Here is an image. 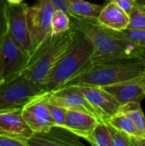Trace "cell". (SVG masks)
Here are the masks:
<instances>
[{
  "mask_svg": "<svg viewBox=\"0 0 145 146\" xmlns=\"http://www.w3.org/2000/svg\"><path fill=\"white\" fill-rule=\"evenodd\" d=\"M114 3H115L117 5H119L121 9L126 10L127 13L130 12V10L132 9V7L136 4L135 0H110Z\"/></svg>",
  "mask_w": 145,
  "mask_h": 146,
  "instance_id": "28",
  "label": "cell"
},
{
  "mask_svg": "<svg viewBox=\"0 0 145 146\" xmlns=\"http://www.w3.org/2000/svg\"><path fill=\"white\" fill-rule=\"evenodd\" d=\"M34 132L22 115V109L0 110V134L28 142Z\"/></svg>",
  "mask_w": 145,
  "mask_h": 146,
  "instance_id": "13",
  "label": "cell"
},
{
  "mask_svg": "<svg viewBox=\"0 0 145 146\" xmlns=\"http://www.w3.org/2000/svg\"><path fill=\"white\" fill-rule=\"evenodd\" d=\"M9 4H19L24 2V0H6Z\"/></svg>",
  "mask_w": 145,
  "mask_h": 146,
  "instance_id": "31",
  "label": "cell"
},
{
  "mask_svg": "<svg viewBox=\"0 0 145 146\" xmlns=\"http://www.w3.org/2000/svg\"><path fill=\"white\" fill-rule=\"evenodd\" d=\"M45 97L50 103L67 110H76L88 113L99 120L98 115L86 99L79 86H62L46 92ZM100 121V120H99Z\"/></svg>",
  "mask_w": 145,
  "mask_h": 146,
  "instance_id": "9",
  "label": "cell"
},
{
  "mask_svg": "<svg viewBox=\"0 0 145 146\" xmlns=\"http://www.w3.org/2000/svg\"><path fill=\"white\" fill-rule=\"evenodd\" d=\"M121 105L130 102H141L145 98V73L131 80L102 86Z\"/></svg>",
  "mask_w": 145,
  "mask_h": 146,
  "instance_id": "14",
  "label": "cell"
},
{
  "mask_svg": "<svg viewBox=\"0 0 145 146\" xmlns=\"http://www.w3.org/2000/svg\"><path fill=\"white\" fill-rule=\"evenodd\" d=\"M47 102H48V107H49L50 115H51L53 120L55 121L56 125L64 127L65 121H66L67 109H65L63 107H61L59 105L54 104L52 103H50L48 100H47Z\"/></svg>",
  "mask_w": 145,
  "mask_h": 146,
  "instance_id": "25",
  "label": "cell"
},
{
  "mask_svg": "<svg viewBox=\"0 0 145 146\" xmlns=\"http://www.w3.org/2000/svg\"><path fill=\"white\" fill-rule=\"evenodd\" d=\"M26 3L7 5L8 33L10 37L29 55L32 52L30 33L26 21Z\"/></svg>",
  "mask_w": 145,
  "mask_h": 146,
  "instance_id": "8",
  "label": "cell"
},
{
  "mask_svg": "<svg viewBox=\"0 0 145 146\" xmlns=\"http://www.w3.org/2000/svg\"><path fill=\"white\" fill-rule=\"evenodd\" d=\"M133 146H145V136H140L134 138L132 137Z\"/></svg>",
  "mask_w": 145,
  "mask_h": 146,
  "instance_id": "30",
  "label": "cell"
},
{
  "mask_svg": "<svg viewBox=\"0 0 145 146\" xmlns=\"http://www.w3.org/2000/svg\"><path fill=\"white\" fill-rule=\"evenodd\" d=\"M123 36L132 40L138 45L145 48V29H129L119 31Z\"/></svg>",
  "mask_w": 145,
  "mask_h": 146,
  "instance_id": "24",
  "label": "cell"
},
{
  "mask_svg": "<svg viewBox=\"0 0 145 146\" xmlns=\"http://www.w3.org/2000/svg\"><path fill=\"white\" fill-rule=\"evenodd\" d=\"M45 92L41 86L21 74L0 84V110L22 109L32 99Z\"/></svg>",
  "mask_w": 145,
  "mask_h": 146,
  "instance_id": "5",
  "label": "cell"
},
{
  "mask_svg": "<svg viewBox=\"0 0 145 146\" xmlns=\"http://www.w3.org/2000/svg\"><path fill=\"white\" fill-rule=\"evenodd\" d=\"M70 18L71 24L80 31L93 45V54L89 62L129 58L145 59V48L128 39L119 31L100 25L97 19H85L77 15Z\"/></svg>",
  "mask_w": 145,
  "mask_h": 146,
  "instance_id": "1",
  "label": "cell"
},
{
  "mask_svg": "<svg viewBox=\"0 0 145 146\" xmlns=\"http://www.w3.org/2000/svg\"><path fill=\"white\" fill-rule=\"evenodd\" d=\"M3 82H4V81H0V84H2Z\"/></svg>",
  "mask_w": 145,
  "mask_h": 146,
  "instance_id": "33",
  "label": "cell"
},
{
  "mask_svg": "<svg viewBox=\"0 0 145 146\" xmlns=\"http://www.w3.org/2000/svg\"><path fill=\"white\" fill-rule=\"evenodd\" d=\"M45 93L34 98L22 108L23 118L34 133L44 132L56 126L48 107Z\"/></svg>",
  "mask_w": 145,
  "mask_h": 146,
  "instance_id": "10",
  "label": "cell"
},
{
  "mask_svg": "<svg viewBox=\"0 0 145 146\" xmlns=\"http://www.w3.org/2000/svg\"><path fill=\"white\" fill-rule=\"evenodd\" d=\"M29 56L7 31L0 42V81H9L21 74Z\"/></svg>",
  "mask_w": 145,
  "mask_h": 146,
  "instance_id": "6",
  "label": "cell"
},
{
  "mask_svg": "<svg viewBox=\"0 0 145 146\" xmlns=\"http://www.w3.org/2000/svg\"><path fill=\"white\" fill-rule=\"evenodd\" d=\"M144 73L145 59L142 58L88 62L61 87L69 86L102 87L136 78Z\"/></svg>",
  "mask_w": 145,
  "mask_h": 146,
  "instance_id": "2",
  "label": "cell"
},
{
  "mask_svg": "<svg viewBox=\"0 0 145 146\" xmlns=\"http://www.w3.org/2000/svg\"><path fill=\"white\" fill-rule=\"evenodd\" d=\"M106 2H107V3H109V2H110V0H106Z\"/></svg>",
  "mask_w": 145,
  "mask_h": 146,
  "instance_id": "32",
  "label": "cell"
},
{
  "mask_svg": "<svg viewBox=\"0 0 145 146\" xmlns=\"http://www.w3.org/2000/svg\"><path fill=\"white\" fill-rule=\"evenodd\" d=\"M27 146H84L79 137L68 129L54 126L44 132H37L28 139Z\"/></svg>",
  "mask_w": 145,
  "mask_h": 146,
  "instance_id": "12",
  "label": "cell"
},
{
  "mask_svg": "<svg viewBox=\"0 0 145 146\" xmlns=\"http://www.w3.org/2000/svg\"><path fill=\"white\" fill-rule=\"evenodd\" d=\"M72 27L71 18L65 11L56 9L51 20V33L59 34L68 31Z\"/></svg>",
  "mask_w": 145,
  "mask_h": 146,
  "instance_id": "21",
  "label": "cell"
},
{
  "mask_svg": "<svg viewBox=\"0 0 145 146\" xmlns=\"http://www.w3.org/2000/svg\"><path fill=\"white\" fill-rule=\"evenodd\" d=\"M67 2L73 15H77L86 19H97L104 7V5L89 3L85 0H67Z\"/></svg>",
  "mask_w": 145,
  "mask_h": 146,
  "instance_id": "17",
  "label": "cell"
},
{
  "mask_svg": "<svg viewBox=\"0 0 145 146\" xmlns=\"http://www.w3.org/2000/svg\"><path fill=\"white\" fill-rule=\"evenodd\" d=\"M77 32V28L72 25L64 33H49L30 54L22 74L42 86L53 66L73 44Z\"/></svg>",
  "mask_w": 145,
  "mask_h": 146,
  "instance_id": "3",
  "label": "cell"
},
{
  "mask_svg": "<svg viewBox=\"0 0 145 146\" xmlns=\"http://www.w3.org/2000/svg\"><path fill=\"white\" fill-rule=\"evenodd\" d=\"M141 102H130L124 105H121L119 112H122L128 115L133 121L138 131L145 136V116L142 108Z\"/></svg>",
  "mask_w": 145,
  "mask_h": 146,
  "instance_id": "19",
  "label": "cell"
},
{
  "mask_svg": "<svg viewBox=\"0 0 145 146\" xmlns=\"http://www.w3.org/2000/svg\"><path fill=\"white\" fill-rule=\"evenodd\" d=\"M100 25L115 31H122L128 27L129 15L115 3L110 1L104 5L97 17Z\"/></svg>",
  "mask_w": 145,
  "mask_h": 146,
  "instance_id": "16",
  "label": "cell"
},
{
  "mask_svg": "<svg viewBox=\"0 0 145 146\" xmlns=\"http://www.w3.org/2000/svg\"><path fill=\"white\" fill-rule=\"evenodd\" d=\"M79 88L97 113L100 121H106L120 111L121 104L102 87L79 86Z\"/></svg>",
  "mask_w": 145,
  "mask_h": 146,
  "instance_id": "11",
  "label": "cell"
},
{
  "mask_svg": "<svg viewBox=\"0 0 145 146\" xmlns=\"http://www.w3.org/2000/svg\"><path fill=\"white\" fill-rule=\"evenodd\" d=\"M98 121L97 117L84 111L67 110L64 127L85 139Z\"/></svg>",
  "mask_w": 145,
  "mask_h": 146,
  "instance_id": "15",
  "label": "cell"
},
{
  "mask_svg": "<svg viewBox=\"0 0 145 146\" xmlns=\"http://www.w3.org/2000/svg\"><path fill=\"white\" fill-rule=\"evenodd\" d=\"M106 121L109 123L111 126H113L114 127L128 133L132 137L137 138V137L144 136L136 127L135 124L130 119V117L122 112H118L116 115H113Z\"/></svg>",
  "mask_w": 145,
  "mask_h": 146,
  "instance_id": "20",
  "label": "cell"
},
{
  "mask_svg": "<svg viewBox=\"0 0 145 146\" xmlns=\"http://www.w3.org/2000/svg\"><path fill=\"white\" fill-rule=\"evenodd\" d=\"M93 50L91 41L78 30L73 44L53 66L42 87L47 92L61 87L88 63Z\"/></svg>",
  "mask_w": 145,
  "mask_h": 146,
  "instance_id": "4",
  "label": "cell"
},
{
  "mask_svg": "<svg viewBox=\"0 0 145 146\" xmlns=\"http://www.w3.org/2000/svg\"><path fill=\"white\" fill-rule=\"evenodd\" d=\"M107 124H108L110 133L112 134L113 146H133L132 137L131 135L114 127L108 122H107Z\"/></svg>",
  "mask_w": 145,
  "mask_h": 146,
  "instance_id": "23",
  "label": "cell"
},
{
  "mask_svg": "<svg viewBox=\"0 0 145 146\" xmlns=\"http://www.w3.org/2000/svg\"><path fill=\"white\" fill-rule=\"evenodd\" d=\"M0 146H27L26 141L0 134Z\"/></svg>",
  "mask_w": 145,
  "mask_h": 146,
  "instance_id": "27",
  "label": "cell"
},
{
  "mask_svg": "<svg viewBox=\"0 0 145 146\" xmlns=\"http://www.w3.org/2000/svg\"><path fill=\"white\" fill-rule=\"evenodd\" d=\"M129 29H145V9L135 4L128 13Z\"/></svg>",
  "mask_w": 145,
  "mask_h": 146,
  "instance_id": "22",
  "label": "cell"
},
{
  "mask_svg": "<svg viewBox=\"0 0 145 146\" xmlns=\"http://www.w3.org/2000/svg\"><path fill=\"white\" fill-rule=\"evenodd\" d=\"M85 139L91 145L113 146L112 134L107 122L103 121H99Z\"/></svg>",
  "mask_w": 145,
  "mask_h": 146,
  "instance_id": "18",
  "label": "cell"
},
{
  "mask_svg": "<svg viewBox=\"0 0 145 146\" xmlns=\"http://www.w3.org/2000/svg\"><path fill=\"white\" fill-rule=\"evenodd\" d=\"M7 5L6 0H0V42L8 31Z\"/></svg>",
  "mask_w": 145,
  "mask_h": 146,
  "instance_id": "26",
  "label": "cell"
},
{
  "mask_svg": "<svg viewBox=\"0 0 145 146\" xmlns=\"http://www.w3.org/2000/svg\"><path fill=\"white\" fill-rule=\"evenodd\" d=\"M56 7L51 0H38L26 9V21L32 51L51 33V20Z\"/></svg>",
  "mask_w": 145,
  "mask_h": 146,
  "instance_id": "7",
  "label": "cell"
},
{
  "mask_svg": "<svg viewBox=\"0 0 145 146\" xmlns=\"http://www.w3.org/2000/svg\"><path fill=\"white\" fill-rule=\"evenodd\" d=\"M51 1H52V3H54L55 7L56 9H62V10L65 11L67 14H68L69 16L73 15V13H72L71 9L68 7L67 0H51Z\"/></svg>",
  "mask_w": 145,
  "mask_h": 146,
  "instance_id": "29",
  "label": "cell"
}]
</instances>
